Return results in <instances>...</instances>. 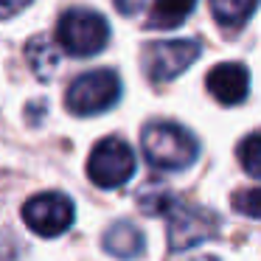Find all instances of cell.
I'll use <instances>...</instances> for the list:
<instances>
[{
  "label": "cell",
  "mask_w": 261,
  "mask_h": 261,
  "mask_svg": "<svg viewBox=\"0 0 261 261\" xmlns=\"http://www.w3.org/2000/svg\"><path fill=\"white\" fill-rule=\"evenodd\" d=\"M87 174L98 188H118L135 174V154L129 143L110 135L98 141L87 160Z\"/></svg>",
  "instance_id": "obj_4"
},
{
  "label": "cell",
  "mask_w": 261,
  "mask_h": 261,
  "mask_svg": "<svg viewBox=\"0 0 261 261\" xmlns=\"http://www.w3.org/2000/svg\"><path fill=\"white\" fill-rule=\"evenodd\" d=\"M239 163H242V169L250 177L261 180V129L247 135L239 143Z\"/></svg>",
  "instance_id": "obj_14"
},
{
  "label": "cell",
  "mask_w": 261,
  "mask_h": 261,
  "mask_svg": "<svg viewBox=\"0 0 261 261\" xmlns=\"http://www.w3.org/2000/svg\"><path fill=\"white\" fill-rule=\"evenodd\" d=\"M177 199L171 197V191L163 186L160 180H152L138 191V205H141L143 214L149 216H160V214H169V208L174 205Z\"/></svg>",
  "instance_id": "obj_13"
},
{
  "label": "cell",
  "mask_w": 261,
  "mask_h": 261,
  "mask_svg": "<svg viewBox=\"0 0 261 261\" xmlns=\"http://www.w3.org/2000/svg\"><path fill=\"white\" fill-rule=\"evenodd\" d=\"M110 40V25L93 9H68L57 23V45L70 57H93Z\"/></svg>",
  "instance_id": "obj_2"
},
{
  "label": "cell",
  "mask_w": 261,
  "mask_h": 261,
  "mask_svg": "<svg viewBox=\"0 0 261 261\" xmlns=\"http://www.w3.org/2000/svg\"><path fill=\"white\" fill-rule=\"evenodd\" d=\"M29 3H31V0H0V20L20 14L25 6H29Z\"/></svg>",
  "instance_id": "obj_16"
},
{
  "label": "cell",
  "mask_w": 261,
  "mask_h": 261,
  "mask_svg": "<svg viewBox=\"0 0 261 261\" xmlns=\"http://www.w3.org/2000/svg\"><path fill=\"white\" fill-rule=\"evenodd\" d=\"M25 57H29L31 62V70H34L37 79H51L54 73H57L59 68V48L54 45L48 37H37V40L29 42V48H25Z\"/></svg>",
  "instance_id": "obj_11"
},
{
  "label": "cell",
  "mask_w": 261,
  "mask_h": 261,
  "mask_svg": "<svg viewBox=\"0 0 261 261\" xmlns=\"http://www.w3.org/2000/svg\"><path fill=\"white\" fill-rule=\"evenodd\" d=\"M199 59V45L194 40H166L152 42L143 54V65L152 82H169L177 79L188 65Z\"/></svg>",
  "instance_id": "obj_7"
},
{
  "label": "cell",
  "mask_w": 261,
  "mask_h": 261,
  "mask_svg": "<svg viewBox=\"0 0 261 261\" xmlns=\"http://www.w3.org/2000/svg\"><path fill=\"white\" fill-rule=\"evenodd\" d=\"M73 202H70L65 194L59 191H45L31 197L29 202L23 205V219L37 236L54 239L59 233H65L70 225H73Z\"/></svg>",
  "instance_id": "obj_6"
},
{
  "label": "cell",
  "mask_w": 261,
  "mask_h": 261,
  "mask_svg": "<svg viewBox=\"0 0 261 261\" xmlns=\"http://www.w3.org/2000/svg\"><path fill=\"white\" fill-rule=\"evenodd\" d=\"M208 90L225 107L242 104L250 93V73L244 65L239 62H222L216 68H211L208 73Z\"/></svg>",
  "instance_id": "obj_8"
},
{
  "label": "cell",
  "mask_w": 261,
  "mask_h": 261,
  "mask_svg": "<svg viewBox=\"0 0 261 261\" xmlns=\"http://www.w3.org/2000/svg\"><path fill=\"white\" fill-rule=\"evenodd\" d=\"M104 247L115 258H138L143 253V236L132 222H118L104 233Z\"/></svg>",
  "instance_id": "obj_9"
},
{
  "label": "cell",
  "mask_w": 261,
  "mask_h": 261,
  "mask_svg": "<svg viewBox=\"0 0 261 261\" xmlns=\"http://www.w3.org/2000/svg\"><path fill=\"white\" fill-rule=\"evenodd\" d=\"M197 0H152L149 6V25L152 29H177L194 12Z\"/></svg>",
  "instance_id": "obj_10"
},
{
  "label": "cell",
  "mask_w": 261,
  "mask_h": 261,
  "mask_svg": "<svg viewBox=\"0 0 261 261\" xmlns=\"http://www.w3.org/2000/svg\"><path fill=\"white\" fill-rule=\"evenodd\" d=\"M143 154L154 169L163 171H180L188 169L197 158V141L188 129L171 121H154L141 135Z\"/></svg>",
  "instance_id": "obj_1"
},
{
  "label": "cell",
  "mask_w": 261,
  "mask_h": 261,
  "mask_svg": "<svg viewBox=\"0 0 261 261\" xmlns=\"http://www.w3.org/2000/svg\"><path fill=\"white\" fill-rule=\"evenodd\" d=\"M233 208L250 219H261V188H244L233 197Z\"/></svg>",
  "instance_id": "obj_15"
},
{
  "label": "cell",
  "mask_w": 261,
  "mask_h": 261,
  "mask_svg": "<svg viewBox=\"0 0 261 261\" xmlns=\"http://www.w3.org/2000/svg\"><path fill=\"white\" fill-rule=\"evenodd\" d=\"M258 0H211V12H214L216 23L225 29H242L255 12Z\"/></svg>",
  "instance_id": "obj_12"
},
{
  "label": "cell",
  "mask_w": 261,
  "mask_h": 261,
  "mask_svg": "<svg viewBox=\"0 0 261 261\" xmlns=\"http://www.w3.org/2000/svg\"><path fill=\"white\" fill-rule=\"evenodd\" d=\"M219 230V216L194 202H174L169 208V247L174 253L208 242Z\"/></svg>",
  "instance_id": "obj_5"
},
{
  "label": "cell",
  "mask_w": 261,
  "mask_h": 261,
  "mask_svg": "<svg viewBox=\"0 0 261 261\" xmlns=\"http://www.w3.org/2000/svg\"><path fill=\"white\" fill-rule=\"evenodd\" d=\"M121 96V82L113 70H90L70 82L65 93V104L76 115H96L110 110Z\"/></svg>",
  "instance_id": "obj_3"
}]
</instances>
